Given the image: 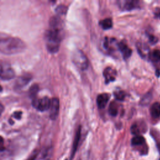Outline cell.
<instances>
[{
    "label": "cell",
    "mask_w": 160,
    "mask_h": 160,
    "mask_svg": "<svg viewBox=\"0 0 160 160\" xmlns=\"http://www.w3.org/2000/svg\"><path fill=\"white\" fill-rule=\"evenodd\" d=\"M61 22L58 17H54L50 22V28L46 34V44L48 50L52 53L56 52L62 39Z\"/></svg>",
    "instance_id": "obj_1"
},
{
    "label": "cell",
    "mask_w": 160,
    "mask_h": 160,
    "mask_svg": "<svg viewBox=\"0 0 160 160\" xmlns=\"http://www.w3.org/2000/svg\"><path fill=\"white\" fill-rule=\"evenodd\" d=\"M24 42L18 38L0 34V52L11 55L21 52L25 49Z\"/></svg>",
    "instance_id": "obj_2"
},
{
    "label": "cell",
    "mask_w": 160,
    "mask_h": 160,
    "mask_svg": "<svg viewBox=\"0 0 160 160\" xmlns=\"http://www.w3.org/2000/svg\"><path fill=\"white\" fill-rule=\"evenodd\" d=\"M15 72L10 64L6 61H0V79L8 81L14 78Z\"/></svg>",
    "instance_id": "obj_3"
},
{
    "label": "cell",
    "mask_w": 160,
    "mask_h": 160,
    "mask_svg": "<svg viewBox=\"0 0 160 160\" xmlns=\"http://www.w3.org/2000/svg\"><path fill=\"white\" fill-rule=\"evenodd\" d=\"M72 61L74 64L81 70H86L88 67V60L81 50L76 51L72 55Z\"/></svg>",
    "instance_id": "obj_4"
},
{
    "label": "cell",
    "mask_w": 160,
    "mask_h": 160,
    "mask_svg": "<svg viewBox=\"0 0 160 160\" xmlns=\"http://www.w3.org/2000/svg\"><path fill=\"white\" fill-rule=\"evenodd\" d=\"M51 99L48 97H43L41 98H34L32 101V106L38 110L44 111L49 109Z\"/></svg>",
    "instance_id": "obj_5"
},
{
    "label": "cell",
    "mask_w": 160,
    "mask_h": 160,
    "mask_svg": "<svg viewBox=\"0 0 160 160\" xmlns=\"http://www.w3.org/2000/svg\"><path fill=\"white\" fill-rule=\"evenodd\" d=\"M49 116L51 119L54 120L57 118L59 110V101L56 98L51 99V104L49 106Z\"/></svg>",
    "instance_id": "obj_6"
},
{
    "label": "cell",
    "mask_w": 160,
    "mask_h": 160,
    "mask_svg": "<svg viewBox=\"0 0 160 160\" xmlns=\"http://www.w3.org/2000/svg\"><path fill=\"white\" fill-rule=\"evenodd\" d=\"M119 8L122 10L131 11L138 8L139 6V1L136 0H126L118 1Z\"/></svg>",
    "instance_id": "obj_7"
},
{
    "label": "cell",
    "mask_w": 160,
    "mask_h": 160,
    "mask_svg": "<svg viewBox=\"0 0 160 160\" xmlns=\"http://www.w3.org/2000/svg\"><path fill=\"white\" fill-rule=\"evenodd\" d=\"M110 98V95L108 93L100 94L97 96L96 102L99 109L104 108Z\"/></svg>",
    "instance_id": "obj_8"
},
{
    "label": "cell",
    "mask_w": 160,
    "mask_h": 160,
    "mask_svg": "<svg viewBox=\"0 0 160 160\" xmlns=\"http://www.w3.org/2000/svg\"><path fill=\"white\" fill-rule=\"evenodd\" d=\"M118 48L120 52L122 53L124 59H128L132 54V50L123 41H121L118 44Z\"/></svg>",
    "instance_id": "obj_9"
},
{
    "label": "cell",
    "mask_w": 160,
    "mask_h": 160,
    "mask_svg": "<svg viewBox=\"0 0 160 160\" xmlns=\"http://www.w3.org/2000/svg\"><path fill=\"white\" fill-rule=\"evenodd\" d=\"M103 75L106 79V83L108 84L111 81H113L115 79L116 72L112 69L111 68L108 67L106 68L103 72Z\"/></svg>",
    "instance_id": "obj_10"
},
{
    "label": "cell",
    "mask_w": 160,
    "mask_h": 160,
    "mask_svg": "<svg viewBox=\"0 0 160 160\" xmlns=\"http://www.w3.org/2000/svg\"><path fill=\"white\" fill-rule=\"evenodd\" d=\"M150 114L154 118H158L160 116V103L154 102L150 108Z\"/></svg>",
    "instance_id": "obj_11"
},
{
    "label": "cell",
    "mask_w": 160,
    "mask_h": 160,
    "mask_svg": "<svg viewBox=\"0 0 160 160\" xmlns=\"http://www.w3.org/2000/svg\"><path fill=\"white\" fill-rule=\"evenodd\" d=\"M80 137H81V126H79L78 128V129L77 130V132L76 133V136L74 139V142H73V145H72V154H71V158L74 156L77 148H78V143L80 139Z\"/></svg>",
    "instance_id": "obj_12"
},
{
    "label": "cell",
    "mask_w": 160,
    "mask_h": 160,
    "mask_svg": "<svg viewBox=\"0 0 160 160\" xmlns=\"http://www.w3.org/2000/svg\"><path fill=\"white\" fill-rule=\"evenodd\" d=\"M100 26L104 30H108L112 27V22L111 18H106L99 22Z\"/></svg>",
    "instance_id": "obj_13"
},
{
    "label": "cell",
    "mask_w": 160,
    "mask_h": 160,
    "mask_svg": "<svg viewBox=\"0 0 160 160\" xmlns=\"http://www.w3.org/2000/svg\"><path fill=\"white\" fill-rule=\"evenodd\" d=\"M145 141L144 138L141 136H136L131 139V144L133 146H137V145H141Z\"/></svg>",
    "instance_id": "obj_14"
},
{
    "label": "cell",
    "mask_w": 160,
    "mask_h": 160,
    "mask_svg": "<svg viewBox=\"0 0 160 160\" xmlns=\"http://www.w3.org/2000/svg\"><path fill=\"white\" fill-rule=\"evenodd\" d=\"M151 99H152V94L150 92L146 93L142 97V98L141 99V100L140 101L141 105V106H146V105H148L150 102Z\"/></svg>",
    "instance_id": "obj_15"
},
{
    "label": "cell",
    "mask_w": 160,
    "mask_h": 160,
    "mask_svg": "<svg viewBox=\"0 0 160 160\" xmlns=\"http://www.w3.org/2000/svg\"><path fill=\"white\" fill-rule=\"evenodd\" d=\"M150 59L152 60V61L154 62H158L160 61V50H154L150 55Z\"/></svg>",
    "instance_id": "obj_16"
},
{
    "label": "cell",
    "mask_w": 160,
    "mask_h": 160,
    "mask_svg": "<svg viewBox=\"0 0 160 160\" xmlns=\"http://www.w3.org/2000/svg\"><path fill=\"white\" fill-rule=\"evenodd\" d=\"M109 113L112 116H116L118 114V108L116 106V104L115 102H112L109 107Z\"/></svg>",
    "instance_id": "obj_17"
},
{
    "label": "cell",
    "mask_w": 160,
    "mask_h": 160,
    "mask_svg": "<svg viewBox=\"0 0 160 160\" xmlns=\"http://www.w3.org/2000/svg\"><path fill=\"white\" fill-rule=\"evenodd\" d=\"M114 96L116 99L119 101H123L126 96V94L123 91H116L114 92Z\"/></svg>",
    "instance_id": "obj_18"
},
{
    "label": "cell",
    "mask_w": 160,
    "mask_h": 160,
    "mask_svg": "<svg viewBox=\"0 0 160 160\" xmlns=\"http://www.w3.org/2000/svg\"><path fill=\"white\" fill-rule=\"evenodd\" d=\"M131 132L133 134H135V135H137L139 133V130L138 129V127L137 125L136 124H133L132 126H131Z\"/></svg>",
    "instance_id": "obj_19"
},
{
    "label": "cell",
    "mask_w": 160,
    "mask_h": 160,
    "mask_svg": "<svg viewBox=\"0 0 160 160\" xmlns=\"http://www.w3.org/2000/svg\"><path fill=\"white\" fill-rule=\"evenodd\" d=\"M4 149H5V147H4V139L1 136H0V151H4Z\"/></svg>",
    "instance_id": "obj_20"
},
{
    "label": "cell",
    "mask_w": 160,
    "mask_h": 160,
    "mask_svg": "<svg viewBox=\"0 0 160 160\" xmlns=\"http://www.w3.org/2000/svg\"><path fill=\"white\" fill-rule=\"evenodd\" d=\"M149 42L151 44H154V43H156L158 41V39L156 37H154V36H152V35L149 36Z\"/></svg>",
    "instance_id": "obj_21"
},
{
    "label": "cell",
    "mask_w": 160,
    "mask_h": 160,
    "mask_svg": "<svg viewBox=\"0 0 160 160\" xmlns=\"http://www.w3.org/2000/svg\"><path fill=\"white\" fill-rule=\"evenodd\" d=\"M15 118L17 119H20L21 116V112H15Z\"/></svg>",
    "instance_id": "obj_22"
},
{
    "label": "cell",
    "mask_w": 160,
    "mask_h": 160,
    "mask_svg": "<svg viewBox=\"0 0 160 160\" xmlns=\"http://www.w3.org/2000/svg\"><path fill=\"white\" fill-rule=\"evenodd\" d=\"M3 109H4V108H3V106L2 105V104L0 102V116L3 111Z\"/></svg>",
    "instance_id": "obj_23"
},
{
    "label": "cell",
    "mask_w": 160,
    "mask_h": 160,
    "mask_svg": "<svg viewBox=\"0 0 160 160\" xmlns=\"http://www.w3.org/2000/svg\"><path fill=\"white\" fill-rule=\"evenodd\" d=\"M156 15H157V17H158V18H160V12H158V13H157V14H156Z\"/></svg>",
    "instance_id": "obj_24"
},
{
    "label": "cell",
    "mask_w": 160,
    "mask_h": 160,
    "mask_svg": "<svg viewBox=\"0 0 160 160\" xmlns=\"http://www.w3.org/2000/svg\"><path fill=\"white\" fill-rule=\"evenodd\" d=\"M2 88L1 86L0 85V92H1V91H2Z\"/></svg>",
    "instance_id": "obj_25"
},
{
    "label": "cell",
    "mask_w": 160,
    "mask_h": 160,
    "mask_svg": "<svg viewBox=\"0 0 160 160\" xmlns=\"http://www.w3.org/2000/svg\"><path fill=\"white\" fill-rule=\"evenodd\" d=\"M158 148H159V150L160 151V144H158Z\"/></svg>",
    "instance_id": "obj_26"
},
{
    "label": "cell",
    "mask_w": 160,
    "mask_h": 160,
    "mask_svg": "<svg viewBox=\"0 0 160 160\" xmlns=\"http://www.w3.org/2000/svg\"><path fill=\"white\" fill-rule=\"evenodd\" d=\"M159 160H160V159H159Z\"/></svg>",
    "instance_id": "obj_27"
},
{
    "label": "cell",
    "mask_w": 160,
    "mask_h": 160,
    "mask_svg": "<svg viewBox=\"0 0 160 160\" xmlns=\"http://www.w3.org/2000/svg\"></svg>",
    "instance_id": "obj_28"
}]
</instances>
